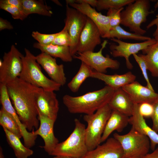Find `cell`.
I'll use <instances>...</instances> for the list:
<instances>
[{"mask_svg":"<svg viewBox=\"0 0 158 158\" xmlns=\"http://www.w3.org/2000/svg\"><path fill=\"white\" fill-rule=\"evenodd\" d=\"M8 93L22 123L29 131L39 128V120L35 105V96L40 88L19 77L6 85Z\"/></svg>","mask_w":158,"mask_h":158,"instance_id":"obj_1","label":"cell"},{"mask_svg":"<svg viewBox=\"0 0 158 158\" xmlns=\"http://www.w3.org/2000/svg\"><path fill=\"white\" fill-rule=\"evenodd\" d=\"M114 91V90L106 85L99 90L78 96L65 95L62 100L70 113L90 115L108 104Z\"/></svg>","mask_w":158,"mask_h":158,"instance_id":"obj_2","label":"cell"},{"mask_svg":"<svg viewBox=\"0 0 158 158\" xmlns=\"http://www.w3.org/2000/svg\"><path fill=\"white\" fill-rule=\"evenodd\" d=\"M25 55L22 57L23 69L19 78L46 91H59L61 86L44 75L36 56L27 48H25Z\"/></svg>","mask_w":158,"mask_h":158,"instance_id":"obj_3","label":"cell"},{"mask_svg":"<svg viewBox=\"0 0 158 158\" xmlns=\"http://www.w3.org/2000/svg\"><path fill=\"white\" fill-rule=\"evenodd\" d=\"M74 123L72 132L65 140L58 144L51 155L82 158L87 152L85 125L77 118L75 119Z\"/></svg>","mask_w":158,"mask_h":158,"instance_id":"obj_4","label":"cell"},{"mask_svg":"<svg viewBox=\"0 0 158 158\" xmlns=\"http://www.w3.org/2000/svg\"><path fill=\"white\" fill-rule=\"evenodd\" d=\"M112 111L108 104L93 114L83 116V119L87 124L85 139L88 151L94 150L101 143L103 133Z\"/></svg>","mask_w":158,"mask_h":158,"instance_id":"obj_5","label":"cell"},{"mask_svg":"<svg viewBox=\"0 0 158 158\" xmlns=\"http://www.w3.org/2000/svg\"><path fill=\"white\" fill-rule=\"evenodd\" d=\"M126 6L121 13V24L128 28L130 31L143 35L146 31L141 28V25L146 22L147 17L154 12L150 11V1L135 0Z\"/></svg>","mask_w":158,"mask_h":158,"instance_id":"obj_6","label":"cell"},{"mask_svg":"<svg viewBox=\"0 0 158 158\" xmlns=\"http://www.w3.org/2000/svg\"><path fill=\"white\" fill-rule=\"evenodd\" d=\"M113 137L122 147L123 158H141L148 153L150 148L149 138L132 126L127 134L121 135L115 133Z\"/></svg>","mask_w":158,"mask_h":158,"instance_id":"obj_7","label":"cell"},{"mask_svg":"<svg viewBox=\"0 0 158 158\" xmlns=\"http://www.w3.org/2000/svg\"><path fill=\"white\" fill-rule=\"evenodd\" d=\"M107 43V41L104 40L101 44L100 49L98 52H77L73 58L84 62L99 73H105L107 69L109 68L117 70L120 66L119 62L110 58L108 55L104 56L102 54V51Z\"/></svg>","mask_w":158,"mask_h":158,"instance_id":"obj_8","label":"cell"},{"mask_svg":"<svg viewBox=\"0 0 158 158\" xmlns=\"http://www.w3.org/2000/svg\"><path fill=\"white\" fill-rule=\"evenodd\" d=\"M23 56L14 45L9 51L4 53L0 67L1 83L6 85L19 77L23 69Z\"/></svg>","mask_w":158,"mask_h":158,"instance_id":"obj_9","label":"cell"},{"mask_svg":"<svg viewBox=\"0 0 158 158\" xmlns=\"http://www.w3.org/2000/svg\"><path fill=\"white\" fill-rule=\"evenodd\" d=\"M65 26L71 39L70 47L71 55L77 53L76 49L80 34L86 22L87 17L78 10L66 5Z\"/></svg>","mask_w":158,"mask_h":158,"instance_id":"obj_10","label":"cell"},{"mask_svg":"<svg viewBox=\"0 0 158 158\" xmlns=\"http://www.w3.org/2000/svg\"><path fill=\"white\" fill-rule=\"evenodd\" d=\"M111 40L117 44L113 43L110 44L109 48L111 55L114 57H124L126 67L129 69H132L133 67L129 60L130 56L137 54L139 51L145 49L156 41L154 38L142 42L135 43L126 42L114 38Z\"/></svg>","mask_w":158,"mask_h":158,"instance_id":"obj_11","label":"cell"},{"mask_svg":"<svg viewBox=\"0 0 158 158\" xmlns=\"http://www.w3.org/2000/svg\"><path fill=\"white\" fill-rule=\"evenodd\" d=\"M0 101L2 108L14 119L18 126L23 139L24 145L30 149L34 145L37 135L32 130L29 132L22 123L11 101L6 85H0Z\"/></svg>","mask_w":158,"mask_h":158,"instance_id":"obj_12","label":"cell"},{"mask_svg":"<svg viewBox=\"0 0 158 158\" xmlns=\"http://www.w3.org/2000/svg\"><path fill=\"white\" fill-rule=\"evenodd\" d=\"M35 105L38 115L56 121L59 109V104L54 91H46L40 88L36 94Z\"/></svg>","mask_w":158,"mask_h":158,"instance_id":"obj_13","label":"cell"},{"mask_svg":"<svg viewBox=\"0 0 158 158\" xmlns=\"http://www.w3.org/2000/svg\"><path fill=\"white\" fill-rule=\"evenodd\" d=\"M101 35L99 29L89 18L80 36L77 47V52L93 51L95 47L101 43Z\"/></svg>","mask_w":158,"mask_h":158,"instance_id":"obj_14","label":"cell"},{"mask_svg":"<svg viewBox=\"0 0 158 158\" xmlns=\"http://www.w3.org/2000/svg\"><path fill=\"white\" fill-rule=\"evenodd\" d=\"M69 6L79 11L91 20L99 31L101 37L110 38V29L109 17L98 12L89 4L85 3H73Z\"/></svg>","mask_w":158,"mask_h":158,"instance_id":"obj_15","label":"cell"},{"mask_svg":"<svg viewBox=\"0 0 158 158\" xmlns=\"http://www.w3.org/2000/svg\"><path fill=\"white\" fill-rule=\"evenodd\" d=\"M36 59L51 79L61 86L66 84V78L63 64H57L54 58L44 52H41L36 56Z\"/></svg>","mask_w":158,"mask_h":158,"instance_id":"obj_16","label":"cell"},{"mask_svg":"<svg viewBox=\"0 0 158 158\" xmlns=\"http://www.w3.org/2000/svg\"><path fill=\"white\" fill-rule=\"evenodd\" d=\"M94 150L88 151L82 158H123V150L120 142L113 137Z\"/></svg>","mask_w":158,"mask_h":158,"instance_id":"obj_17","label":"cell"},{"mask_svg":"<svg viewBox=\"0 0 158 158\" xmlns=\"http://www.w3.org/2000/svg\"><path fill=\"white\" fill-rule=\"evenodd\" d=\"M38 119L40 122V126L34 133L40 136L44 143L43 147L45 151L51 155L56 145L59 143L54 132V126L55 121L45 116L39 115Z\"/></svg>","mask_w":158,"mask_h":158,"instance_id":"obj_18","label":"cell"},{"mask_svg":"<svg viewBox=\"0 0 158 158\" xmlns=\"http://www.w3.org/2000/svg\"><path fill=\"white\" fill-rule=\"evenodd\" d=\"M122 88L128 94L134 104L147 102L152 104L158 97L154 90L145 86L136 81L123 86Z\"/></svg>","mask_w":158,"mask_h":158,"instance_id":"obj_19","label":"cell"},{"mask_svg":"<svg viewBox=\"0 0 158 158\" xmlns=\"http://www.w3.org/2000/svg\"><path fill=\"white\" fill-rule=\"evenodd\" d=\"M129 124L142 134L147 136L150 142V148L153 151L158 145V133L147 124L144 118L140 113L138 104H134L132 115L130 117Z\"/></svg>","mask_w":158,"mask_h":158,"instance_id":"obj_20","label":"cell"},{"mask_svg":"<svg viewBox=\"0 0 158 158\" xmlns=\"http://www.w3.org/2000/svg\"><path fill=\"white\" fill-rule=\"evenodd\" d=\"M108 104L112 110L129 117L132 115L134 104L122 88L114 90Z\"/></svg>","mask_w":158,"mask_h":158,"instance_id":"obj_21","label":"cell"},{"mask_svg":"<svg viewBox=\"0 0 158 158\" xmlns=\"http://www.w3.org/2000/svg\"><path fill=\"white\" fill-rule=\"evenodd\" d=\"M90 77L103 81L107 85L114 90L135 81L136 78L135 75L130 71L123 74L112 75L93 71Z\"/></svg>","mask_w":158,"mask_h":158,"instance_id":"obj_22","label":"cell"},{"mask_svg":"<svg viewBox=\"0 0 158 158\" xmlns=\"http://www.w3.org/2000/svg\"><path fill=\"white\" fill-rule=\"evenodd\" d=\"M129 117L117 111L112 110L103 133L101 143L105 141L114 131H122L129 124Z\"/></svg>","mask_w":158,"mask_h":158,"instance_id":"obj_23","label":"cell"},{"mask_svg":"<svg viewBox=\"0 0 158 158\" xmlns=\"http://www.w3.org/2000/svg\"><path fill=\"white\" fill-rule=\"evenodd\" d=\"M33 47L40 50L41 52L45 53L53 57L59 58L64 62H71L73 60V57L70 53L69 47L51 44L43 45L38 42L34 43Z\"/></svg>","mask_w":158,"mask_h":158,"instance_id":"obj_24","label":"cell"},{"mask_svg":"<svg viewBox=\"0 0 158 158\" xmlns=\"http://www.w3.org/2000/svg\"><path fill=\"white\" fill-rule=\"evenodd\" d=\"M139 54L145 61L152 75L158 78V40Z\"/></svg>","mask_w":158,"mask_h":158,"instance_id":"obj_25","label":"cell"},{"mask_svg":"<svg viewBox=\"0 0 158 158\" xmlns=\"http://www.w3.org/2000/svg\"><path fill=\"white\" fill-rule=\"evenodd\" d=\"M3 128L8 143L13 149L16 158H28L33 154V151L23 145L19 138L5 128Z\"/></svg>","mask_w":158,"mask_h":158,"instance_id":"obj_26","label":"cell"},{"mask_svg":"<svg viewBox=\"0 0 158 158\" xmlns=\"http://www.w3.org/2000/svg\"><path fill=\"white\" fill-rule=\"evenodd\" d=\"M25 13L27 16L31 14H37L50 17L52 14L50 7L45 4L43 0H22Z\"/></svg>","mask_w":158,"mask_h":158,"instance_id":"obj_27","label":"cell"},{"mask_svg":"<svg viewBox=\"0 0 158 158\" xmlns=\"http://www.w3.org/2000/svg\"><path fill=\"white\" fill-rule=\"evenodd\" d=\"M93 71L90 67L81 62L78 72L68 84L69 89L73 92H77L85 80L88 78L90 77Z\"/></svg>","mask_w":158,"mask_h":158,"instance_id":"obj_28","label":"cell"},{"mask_svg":"<svg viewBox=\"0 0 158 158\" xmlns=\"http://www.w3.org/2000/svg\"><path fill=\"white\" fill-rule=\"evenodd\" d=\"M110 38H116L118 40H132L144 41L151 39L148 36H145L130 32L125 30L120 25L110 29Z\"/></svg>","mask_w":158,"mask_h":158,"instance_id":"obj_29","label":"cell"},{"mask_svg":"<svg viewBox=\"0 0 158 158\" xmlns=\"http://www.w3.org/2000/svg\"><path fill=\"white\" fill-rule=\"evenodd\" d=\"M0 124L20 138L22 137L19 128L15 120L2 108L0 110Z\"/></svg>","mask_w":158,"mask_h":158,"instance_id":"obj_30","label":"cell"},{"mask_svg":"<svg viewBox=\"0 0 158 158\" xmlns=\"http://www.w3.org/2000/svg\"><path fill=\"white\" fill-rule=\"evenodd\" d=\"M135 1V0H97L96 8L99 11L119 9Z\"/></svg>","mask_w":158,"mask_h":158,"instance_id":"obj_31","label":"cell"},{"mask_svg":"<svg viewBox=\"0 0 158 158\" xmlns=\"http://www.w3.org/2000/svg\"><path fill=\"white\" fill-rule=\"evenodd\" d=\"M71 39L68 30L65 26L58 34L51 44L53 45L70 47Z\"/></svg>","mask_w":158,"mask_h":158,"instance_id":"obj_32","label":"cell"},{"mask_svg":"<svg viewBox=\"0 0 158 158\" xmlns=\"http://www.w3.org/2000/svg\"><path fill=\"white\" fill-rule=\"evenodd\" d=\"M57 34H44L36 31L32 32L31 35L40 44L47 45L51 44Z\"/></svg>","mask_w":158,"mask_h":158,"instance_id":"obj_33","label":"cell"},{"mask_svg":"<svg viewBox=\"0 0 158 158\" xmlns=\"http://www.w3.org/2000/svg\"><path fill=\"white\" fill-rule=\"evenodd\" d=\"M0 8L10 13L15 19L23 20L27 17L17 7L11 5L0 3Z\"/></svg>","mask_w":158,"mask_h":158,"instance_id":"obj_34","label":"cell"},{"mask_svg":"<svg viewBox=\"0 0 158 158\" xmlns=\"http://www.w3.org/2000/svg\"><path fill=\"white\" fill-rule=\"evenodd\" d=\"M123 9V7L119 9H110L108 10L107 16L109 18L110 29L120 25L121 21V13Z\"/></svg>","mask_w":158,"mask_h":158,"instance_id":"obj_35","label":"cell"},{"mask_svg":"<svg viewBox=\"0 0 158 158\" xmlns=\"http://www.w3.org/2000/svg\"><path fill=\"white\" fill-rule=\"evenodd\" d=\"M133 56L141 70L143 76L147 83L146 86L149 89L154 90L149 80L147 73L148 68L145 60L137 54H134Z\"/></svg>","mask_w":158,"mask_h":158,"instance_id":"obj_36","label":"cell"},{"mask_svg":"<svg viewBox=\"0 0 158 158\" xmlns=\"http://www.w3.org/2000/svg\"><path fill=\"white\" fill-rule=\"evenodd\" d=\"M138 105L139 111L141 115L144 118H151L154 111L152 104L145 102L138 104Z\"/></svg>","mask_w":158,"mask_h":158,"instance_id":"obj_37","label":"cell"},{"mask_svg":"<svg viewBox=\"0 0 158 158\" xmlns=\"http://www.w3.org/2000/svg\"><path fill=\"white\" fill-rule=\"evenodd\" d=\"M154 109L153 114L151 117L152 121V129L158 132V97L152 104Z\"/></svg>","mask_w":158,"mask_h":158,"instance_id":"obj_38","label":"cell"},{"mask_svg":"<svg viewBox=\"0 0 158 158\" xmlns=\"http://www.w3.org/2000/svg\"><path fill=\"white\" fill-rule=\"evenodd\" d=\"M0 3L14 6L17 7L26 15L25 13V11L23 4L22 0H1Z\"/></svg>","mask_w":158,"mask_h":158,"instance_id":"obj_39","label":"cell"},{"mask_svg":"<svg viewBox=\"0 0 158 158\" xmlns=\"http://www.w3.org/2000/svg\"><path fill=\"white\" fill-rule=\"evenodd\" d=\"M154 25L156 27V29L153 34L154 38L156 40H158V14L154 19L152 20L147 26V29H149Z\"/></svg>","mask_w":158,"mask_h":158,"instance_id":"obj_40","label":"cell"},{"mask_svg":"<svg viewBox=\"0 0 158 158\" xmlns=\"http://www.w3.org/2000/svg\"><path fill=\"white\" fill-rule=\"evenodd\" d=\"M13 27L11 23L6 20L0 18V30L5 29L12 30Z\"/></svg>","mask_w":158,"mask_h":158,"instance_id":"obj_41","label":"cell"},{"mask_svg":"<svg viewBox=\"0 0 158 158\" xmlns=\"http://www.w3.org/2000/svg\"><path fill=\"white\" fill-rule=\"evenodd\" d=\"M81 3H87L94 8L96 6L97 0H75V3L79 4Z\"/></svg>","mask_w":158,"mask_h":158,"instance_id":"obj_42","label":"cell"},{"mask_svg":"<svg viewBox=\"0 0 158 158\" xmlns=\"http://www.w3.org/2000/svg\"><path fill=\"white\" fill-rule=\"evenodd\" d=\"M150 153H147L141 158H158V147Z\"/></svg>","mask_w":158,"mask_h":158,"instance_id":"obj_43","label":"cell"},{"mask_svg":"<svg viewBox=\"0 0 158 158\" xmlns=\"http://www.w3.org/2000/svg\"><path fill=\"white\" fill-rule=\"evenodd\" d=\"M0 158H5L3 152V150L1 147H0Z\"/></svg>","mask_w":158,"mask_h":158,"instance_id":"obj_44","label":"cell"},{"mask_svg":"<svg viewBox=\"0 0 158 158\" xmlns=\"http://www.w3.org/2000/svg\"><path fill=\"white\" fill-rule=\"evenodd\" d=\"M52 158H72L69 157L63 156H54Z\"/></svg>","mask_w":158,"mask_h":158,"instance_id":"obj_45","label":"cell"},{"mask_svg":"<svg viewBox=\"0 0 158 158\" xmlns=\"http://www.w3.org/2000/svg\"><path fill=\"white\" fill-rule=\"evenodd\" d=\"M52 1L54 2L56 4L58 5H59V6H62V5L61 4V3L58 1V0H52Z\"/></svg>","mask_w":158,"mask_h":158,"instance_id":"obj_46","label":"cell"},{"mask_svg":"<svg viewBox=\"0 0 158 158\" xmlns=\"http://www.w3.org/2000/svg\"><path fill=\"white\" fill-rule=\"evenodd\" d=\"M154 7L155 8H158V0L157 1V3L154 5Z\"/></svg>","mask_w":158,"mask_h":158,"instance_id":"obj_47","label":"cell"}]
</instances>
